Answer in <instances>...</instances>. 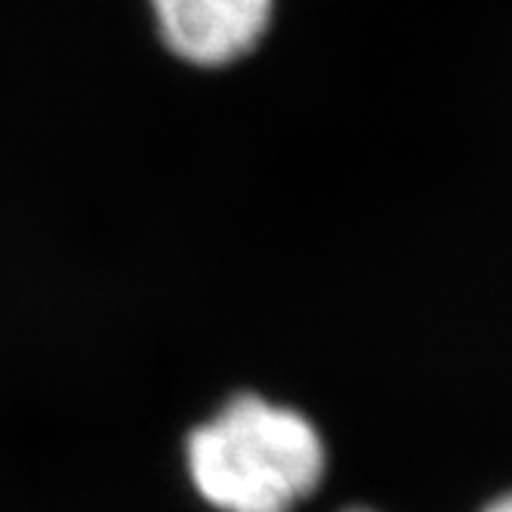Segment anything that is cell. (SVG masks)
Listing matches in <instances>:
<instances>
[{
  "label": "cell",
  "instance_id": "cell-1",
  "mask_svg": "<svg viewBox=\"0 0 512 512\" xmlns=\"http://www.w3.org/2000/svg\"><path fill=\"white\" fill-rule=\"evenodd\" d=\"M186 469L216 512H294L327 472V448L297 408L235 395L186 438Z\"/></svg>",
  "mask_w": 512,
  "mask_h": 512
},
{
  "label": "cell",
  "instance_id": "cell-2",
  "mask_svg": "<svg viewBox=\"0 0 512 512\" xmlns=\"http://www.w3.org/2000/svg\"><path fill=\"white\" fill-rule=\"evenodd\" d=\"M164 47L189 65L226 68L263 44L275 0H149Z\"/></svg>",
  "mask_w": 512,
  "mask_h": 512
},
{
  "label": "cell",
  "instance_id": "cell-3",
  "mask_svg": "<svg viewBox=\"0 0 512 512\" xmlns=\"http://www.w3.org/2000/svg\"><path fill=\"white\" fill-rule=\"evenodd\" d=\"M482 512H512V494H503V497L491 500Z\"/></svg>",
  "mask_w": 512,
  "mask_h": 512
},
{
  "label": "cell",
  "instance_id": "cell-4",
  "mask_svg": "<svg viewBox=\"0 0 512 512\" xmlns=\"http://www.w3.org/2000/svg\"><path fill=\"white\" fill-rule=\"evenodd\" d=\"M346 512H371V509H346Z\"/></svg>",
  "mask_w": 512,
  "mask_h": 512
}]
</instances>
